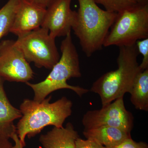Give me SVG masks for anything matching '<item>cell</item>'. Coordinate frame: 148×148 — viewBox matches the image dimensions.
<instances>
[{"instance_id":"4fadbf2b","label":"cell","mask_w":148,"mask_h":148,"mask_svg":"<svg viewBox=\"0 0 148 148\" xmlns=\"http://www.w3.org/2000/svg\"><path fill=\"white\" fill-rule=\"evenodd\" d=\"M83 133L86 139L95 140L109 148H115L124 140L131 138L130 132L111 126L86 130Z\"/></svg>"},{"instance_id":"ba28073f","label":"cell","mask_w":148,"mask_h":148,"mask_svg":"<svg viewBox=\"0 0 148 148\" xmlns=\"http://www.w3.org/2000/svg\"><path fill=\"white\" fill-rule=\"evenodd\" d=\"M0 77L5 81L23 83L34 78V72L15 40L0 42Z\"/></svg>"},{"instance_id":"277c9868","label":"cell","mask_w":148,"mask_h":148,"mask_svg":"<svg viewBox=\"0 0 148 148\" xmlns=\"http://www.w3.org/2000/svg\"><path fill=\"white\" fill-rule=\"evenodd\" d=\"M61 56L58 62L51 69L45 79L37 84L26 83L34 91V101L40 102L51 92L62 89L74 91L82 97L89 91L88 89L79 86H73L67 83L72 78L82 76L79 56L73 42L71 33L65 37L61 45Z\"/></svg>"},{"instance_id":"ffe728a7","label":"cell","mask_w":148,"mask_h":148,"mask_svg":"<svg viewBox=\"0 0 148 148\" xmlns=\"http://www.w3.org/2000/svg\"><path fill=\"white\" fill-rule=\"evenodd\" d=\"M30 2L45 9H47L56 0H27Z\"/></svg>"},{"instance_id":"2e32d148","label":"cell","mask_w":148,"mask_h":148,"mask_svg":"<svg viewBox=\"0 0 148 148\" xmlns=\"http://www.w3.org/2000/svg\"><path fill=\"white\" fill-rule=\"evenodd\" d=\"M97 4L103 5L106 10L118 13L137 5L134 0H93Z\"/></svg>"},{"instance_id":"8fae6325","label":"cell","mask_w":148,"mask_h":148,"mask_svg":"<svg viewBox=\"0 0 148 148\" xmlns=\"http://www.w3.org/2000/svg\"><path fill=\"white\" fill-rule=\"evenodd\" d=\"M4 81L0 77V137L9 139L16 133L13 122L21 118L22 114L9 101L4 88Z\"/></svg>"},{"instance_id":"5b68a950","label":"cell","mask_w":148,"mask_h":148,"mask_svg":"<svg viewBox=\"0 0 148 148\" xmlns=\"http://www.w3.org/2000/svg\"><path fill=\"white\" fill-rule=\"evenodd\" d=\"M104 41L105 47L131 46L148 38V4L137 5L117 13Z\"/></svg>"},{"instance_id":"52a82bcc","label":"cell","mask_w":148,"mask_h":148,"mask_svg":"<svg viewBox=\"0 0 148 148\" xmlns=\"http://www.w3.org/2000/svg\"><path fill=\"white\" fill-rule=\"evenodd\" d=\"M82 123L84 130L111 126L130 132L134 125V117L126 110L123 97H121L100 110L87 111L84 115Z\"/></svg>"},{"instance_id":"7c38bea8","label":"cell","mask_w":148,"mask_h":148,"mask_svg":"<svg viewBox=\"0 0 148 148\" xmlns=\"http://www.w3.org/2000/svg\"><path fill=\"white\" fill-rule=\"evenodd\" d=\"M79 135L73 125L68 123L66 127H53L46 134L40 135V143L44 148H75Z\"/></svg>"},{"instance_id":"ac0fdd59","label":"cell","mask_w":148,"mask_h":148,"mask_svg":"<svg viewBox=\"0 0 148 148\" xmlns=\"http://www.w3.org/2000/svg\"><path fill=\"white\" fill-rule=\"evenodd\" d=\"M75 148H109L101 145L95 140L87 139L84 140L79 138L75 142Z\"/></svg>"},{"instance_id":"9c48e42d","label":"cell","mask_w":148,"mask_h":148,"mask_svg":"<svg viewBox=\"0 0 148 148\" xmlns=\"http://www.w3.org/2000/svg\"><path fill=\"white\" fill-rule=\"evenodd\" d=\"M72 0H56L46 9L41 27L47 29L54 38L71 33L76 11L72 10Z\"/></svg>"},{"instance_id":"8992f818","label":"cell","mask_w":148,"mask_h":148,"mask_svg":"<svg viewBox=\"0 0 148 148\" xmlns=\"http://www.w3.org/2000/svg\"><path fill=\"white\" fill-rule=\"evenodd\" d=\"M55 39L47 29L40 27L17 36L15 41L28 63L51 70L60 58Z\"/></svg>"},{"instance_id":"30bf717a","label":"cell","mask_w":148,"mask_h":148,"mask_svg":"<svg viewBox=\"0 0 148 148\" xmlns=\"http://www.w3.org/2000/svg\"><path fill=\"white\" fill-rule=\"evenodd\" d=\"M46 10V9L27 0H20L10 33L17 36L40 28L45 16Z\"/></svg>"},{"instance_id":"7402d4cb","label":"cell","mask_w":148,"mask_h":148,"mask_svg":"<svg viewBox=\"0 0 148 148\" xmlns=\"http://www.w3.org/2000/svg\"><path fill=\"white\" fill-rule=\"evenodd\" d=\"M12 143L9 141V139L0 137V148H12Z\"/></svg>"},{"instance_id":"603a6c76","label":"cell","mask_w":148,"mask_h":148,"mask_svg":"<svg viewBox=\"0 0 148 148\" xmlns=\"http://www.w3.org/2000/svg\"><path fill=\"white\" fill-rule=\"evenodd\" d=\"M136 3L139 5H145L148 4V0H134Z\"/></svg>"},{"instance_id":"44dd1931","label":"cell","mask_w":148,"mask_h":148,"mask_svg":"<svg viewBox=\"0 0 148 148\" xmlns=\"http://www.w3.org/2000/svg\"><path fill=\"white\" fill-rule=\"evenodd\" d=\"M11 138L12 139L14 143V145L13 146L12 148H24V146L19 140L16 133L14 134Z\"/></svg>"},{"instance_id":"d6986e66","label":"cell","mask_w":148,"mask_h":148,"mask_svg":"<svg viewBox=\"0 0 148 148\" xmlns=\"http://www.w3.org/2000/svg\"><path fill=\"white\" fill-rule=\"evenodd\" d=\"M115 148H148V146L144 142H135L131 138L124 140Z\"/></svg>"},{"instance_id":"e0dca14e","label":"cell","mask_w":148,"mask_h":148,"mask_svg":"<svg viewBox=\"0 0 148 148\" xmlns=\"http://www.w3.org/2000/svg\"><path fill=\"white\" fill-rule=\"evenodd\" d=\"M139 53L143 56V60L140 64L141 71L148 69V38L139 40L135 43Z\"/></svg>"},{"instance_id":"3957f363","label":"cell","mask_w":148,"mask_h":148,"mask_svg":"<svg viewBox=\"0 0 148 148\" xmlns=\"http://www.w3.org/2000/svg\"><path fill=\"white\" fill-rule=\"evenodd\" d=\"M139 54L135 44L119 47L118 69L107 72L92 84L90 91L99 95L102 107L129 92L135 78L143 71L138 61Z\"/></svg>"},{"instance_id":"9a60e30c","label":"cell","mask_w":148,"mask_h":148,"mask_svg":"<svg viewBox=\"0 0 148 148\" xmlns=\"http://www.w3.org/2000/svg\"><path fill=\"white\" fill-rule=\"evenodd\" d=\"M20 0H9L0 9V40L10 33Z\"/></svg>"},{"instance_id":"6da1fadb","label":"cell","mask_w":148,"mask_h":148,"mask_svg":"<svg viewBox=\"0 0 148 148\" xmlns=\"http://www.w3.org/2000/svg\"><path fill=\"white\" fill-rule=\"evenodd\" d=\"M51 96L38 102L24 99L20 106L22 116L16 126V133L25 147L26 136L31 138L49 125L63 127L72 113L73 103L66 97L51 103Z\"/></svg>"},{"instance_id":"5bb4252c","label":"cell","mask_w":148,"mask_h":148,"mask_svg":"<svg viewBox=\"0 0 148 148\" xmlns=\"http://www.w3.org/2000/svg\"><path fill=\"white\" fill-rule=\"evenodd\" d=\"M129 93L135 109L148 111V69L141 71L135 78Z\"/></svg>"},{"instance_id":"7a4b0ae2","label":"cell","mask_w":148,"mask_h":148,"mask_svg":"<svg viewBox=\"0 0 148 148\" xmlns=\"http://www.w3.org/2000/svg\"><path fill=\"white\" fill-rule=\"evenodd\" d=\"M78 1L79 8L76 12L72 29L83 52L90 57L102 49L117 13L102 9L93 0Z\"/></svg>"}]
</instances>
